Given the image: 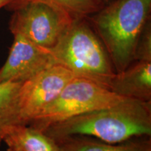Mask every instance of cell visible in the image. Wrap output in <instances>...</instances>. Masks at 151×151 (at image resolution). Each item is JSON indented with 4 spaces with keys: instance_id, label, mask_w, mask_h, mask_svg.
Returning <instances> with one entry per match:
<instances>
[{
    "instance_id": "obj_15",
    "label": "cell",
    "mask_w": 151,
    "mask_h": 151,
    "mask_svg": "<svg viewBox=\"0 0 151 151\" xmlns=\"http://www.w3.org/2000/svg\"><path fill=\"white\" fill-rule=\"evenodd\" d=\"M114 1V0H100V1H101V2L104 5L110 3V2H111V1Z\"/></svg>"
},
{
    "instance_id": "obj_12",
    "label": "cell",
    "mask_w": 151,
    "mask_h": 151,
    "mask_svg": "<svg viewBox=\"0 0 151 151\" xmlns=\"http://www.w3.org/2000/svg\"><path fill=\"white\" fill-rule=\"evenodd\" d=\"M27 0H12L6 6L7 10L13 11ZM65 9L75 18H86L102 8L100 0H48Z\"/></svg>"
},
{
    "instance_id": "obj_16",
    "label": "cell",
    "mask_w": 151,
    "mask_h": 151,
    "mask_svg": "<svg viewBox=\"0 0 151 151\" xmlns=\"http://www.w3.org/2000/svg\"><path fill=\"white\" fill-rule=\"evenodd\" d=\"M5 151H20V150H17V149H15L13 148H9V147H8V148H7Z\"/></svg>"
},
{
    "instance_id": "obj_10",
    "label": "cell",
    "mask_w": 151,
    "mask_h": 151,
    "mask_svg": "<svg viewBox=\"0 0 151 151\" xmlns=\"http://www.w3.org/2000/svg\"><path fill=\"white\" fill-rule=\"evenodd\" d=\"M3 142L9 148L20 151H60L54 139L29 124H17L11 127Z\"/></svg>"
},
{
    "instance_id": "obj_13",
    "label": "cell",
    "mask_w": 151,
    "mask_h": 151,
    "mask_svg": "<svg viewBox=\"0 0 151 151\" xmlns=\"http://www.w3.org/2000/svg\"><path fill=\"white\" fill-rule=\"evenodd\" d=\"M136 60L151 61V22H148L143 29L138 42Z\"/></svg>"
},
{
    "instance_id": "obj_14",
    "label": "cell",
    "mask_w": 151,
    "mask_h": 151,
    "mask_svg": "<svg viewBox=\"0 0 151 151\" xmlns=\"http://www.w3.org/2000/svg\"><path fill=\"white\" fill-rule=\"evenodd\" d=\"M12 0H0V9L3 7H6Z\"/></svg>"
},
{
    "instance_id": "obj_5",
    "label": "cell",
    "mask_w": 151,
    "mask_h": 151,
    "mask_svg": "<svg viewBox=\"0 0 151 151\" xmlns=\"http://www.w3.org/2000/svg\"><path fill=\"white\" fill-rule=\"evenodd\" d=\"M9 28L37 46L51 49L75 18L48 0H27L12 11Z\"/></svg>"
},
{
    "instance_id": "obj_3",
    "label": "cell",
    "mask_w": 151,
    "mask_h": 151,
    "mask_svg": "<svg viewBox=\"0 0 151 151\" xmlns=\"http://www.w3.org/2000/svg\"><path fill=\"white\" fill-rule=\"evenodd\" d=\"M57 64L110 90L116 76L108 52L86 18H75L53 48Z\"/></svg>"
},
{
    "instance_id": "obj_1",
    "label": "cell",
    "mask_w": 151,
    "mask_h": 151,
    "mask_svg": "<svg viewBox=\"0 0 151 151\" xmlns=\"http://www.w3.org/2000/svg\"><path fill=\"white\" fill-rule=\"evenodd\" d=\"M58 141L85 136L109 143L151 136V101L126 98L121 102L53 124L43 131Z\"/></svg>"
},
{
    "instance_id": "obj_7",
    "label": "cell",
    "mask_w": 151,
    "mask_h": 151,
    "mask_svg": "<svg viewBox=\"0 0 151 151\" xmlns=\"http://www.w3.org/2000/svg\"><path fill=\"white\" fill-rule=\"evenodd\" d=\"M55 65L58 64L49 49L14 35L8 58L0 68V83H24Z\"/></svg>"
},
{
    "instance_id": "obj_4",
    "label": "cell",
    "mask_w": 151,
    "mask_h": 151,
    "mask_svg": "<svg viewBox=\"0 0 151 151\" xmlns=\"http://www.w3.org/2000/svg\"><path fill=\"white\" fill-rule=\"evenodd\" d=\"M124 99L93 81L75 77L59 96L28 124L43 131L53 124L83 113L108 108Z\"/></svg>"
},
{
    "instance_id": "obj_2",
    "label": "cell",
    "mask_w": 151,
    "mask_h": 151,
    "mask_svg": "<svg viewBox=\"0 0 151 151\" xmlns=\"http://www.w3.org/2000/svg\"><path fill=\"white\" fill-rule=\"evenodd\" d=\"M151 17V0H114L86 17L104 46L116 73L135 61L138 42Z\"/></svg>"
},
{
    "instance_id": "obj_8",
    "label": "cell",
    "mask_w": 151,
    "mask_h": 151,
    "mask_svg": "<svg viewBox=\"0 0 151 151\" xmlns=\"http://www.w3.org/2000/svg\"><path fill=\"white\" fill-rule=\"evenodd\" d=\"M110 90L122 97L151 101V61L136 60L122 72L116 73Z\"/></svg>"
},
{
    "instance_id": "obj_11",
    "label": "cell",
    "mask_w": 151,
    "mask_h": 151,
    "mask_svg": "<svg viewBox=\"0 0 151 151\" xmlns=\"http://www.w3.org/2000/svg\"><path fill=\"white\" fill-rule=\"evenodd\" d=\"M22 83H0V146L11 127L22 124L19 94Z\"/></svg>"
},
{
    "instance_id": "obj_9",
    "label": "cell",
    "mask_w": 151,
    "mask_h": 151,
    "mask_svg": "<svg viewBox=\"0 0 151 151\" xmlns=\"http://www.w3.org/2000/svg\"><path fill=\"white\" fill-rule=\"evenodd\" d=\"M60 151H151L150 137L109 143L85 136H71L56 141Z\"/></svg>"
},
{
    "instance_id": "obj_6",
    "label": "cell",
    "mask_w": 151,
    "mask_h": 151,
    "mask_svg": "<svg viewBox=\"0 0 151 151\" xmlns=\"http://www.w3.org/2000/svg\"><path fill=\"white\" fill-rule=\"evenodd\" d=\"M76 76L63 66L55 65L22 83L19 94L22 124H28L61 93Z\"/></svg>"
}]
</instances>
